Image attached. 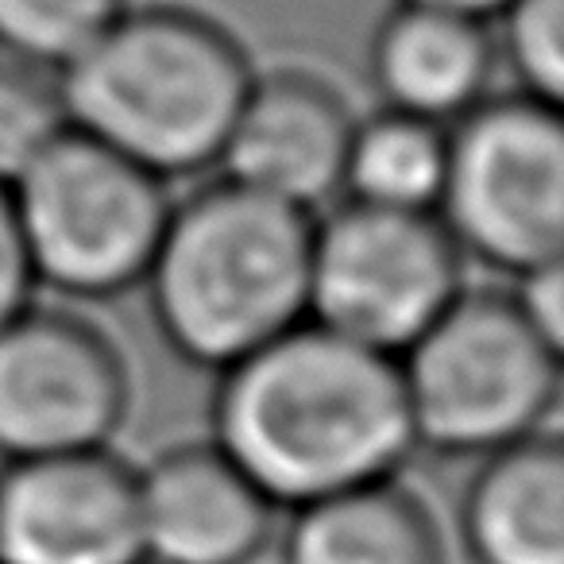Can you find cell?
Masks as SVG:
<instances>
[{
    "label": "cell",
    "mask_w": 564,
    "mask_h": 564,
    "mask_svg": "<svg viewBox=\"0 0 564 564\" xmlns=\"http://www.w3.org/2000/svg\"><path fill=\"white\" fill-rule=\"evenodd\" d=\"M209 441L279 510L399 479L417 453L399 360L310 317L217 371Z\"/></svg>",
    "instance_id": "6da1fadb"
},
{
    "label": "cell",
    "mask_w": 564,
    "mask_h": 564,
    "mask_svg": "<svg viewBox=\"0 0 564 564\" xmlns=\"http://www.w3.org/2000/svg\"><path fill=\"white\" fill-rule=\"evenodd\" d=\"M256 74L205 12L128 0L55 82L74 132L171 182L217 166Z\"/></svg>",
    "instance_id": "7a4b0ae2"
},
{
    "label": "cell",
    "mask_w": 564,
    "mask_h": 564,
    "mask_svg": "<svg viewBox=\"0 0 564 564\" xmlns=\"http://www.w3.org/2000/svg\"><path fill=\"white\" fill-rule=\"evenodd\" d=\"M314 213L217 178L171 205L143 274L148 310L178 360L225 371L310 317Z\"/></svg>",
    "instance_id": "3957f363"
},
{
    "label": "cell",
    "mask_w": 564,
    "mask_h": 564,
    "mask_svg": "<svg viewBox=\"0 0 564 564\" xmlns=\"http://www.w3.org/2000/svg\"><path fill=\"white\" fill-rule=\"evenodd\" d=\"M417 453L479 456L549 430L561 348L522 317L510 291H468L399 356Z\"/></svg>",
    "instance_id": "277c9868"
},
{
    "label": "cell",
    "mask_w": 564,
    "mask_h": 564,
    "mask_svg": "<svg viewBox=\"0 0 564 564\" xmlns=\"http://www.w3.org/2000/svg\"><path fill=\"white\" fill-rule=\"evenodd\" d=\"M9 194L35 286L74 302L143 286L174 205L163 178L74 128Z\"/></svg>",
    "instance_id": "5b68a950"
},
{
    "label": "cell",
    "mask_w": 564,
    "mask_h": 564,
    "mask_svg": "<svg viewBox=\"0 0 564 564\" xmlns=\"http://www.w3.org/2000/svg\"><path fill=\"white\" fill-rule=\"evenodd\" d=\"M437 220L464 259L510 279L556 263L564 248L561 105L510 89L448 124Z\"/></svg>",
    "instance_id": "8992f818"
},
{
    "label": "cell",
    "mask_w": 564,
    "mask_h": 564,
    "mask_svg": "<svg viewBox=\"0 0 564 564\" xmlns=\"http://www.w3.org/2000/svg\"><path fill=\"white\" fill-rule=\"evenodd\" d=\"M437 213L340 202L314 217L310 322L399 360L468 286Z\"/></svg>",
    "instance_id": "52a82bcc"
},
{
    "label": "cell",
    "mask_w": 564,
    "mask_h": 564,
    "mask_svg": "<svg viewBox=\"0 0 564 564\" xmlns=\"http://www.w3.org/2000/svg\"><path fill=\"white\" fill-rule=\"evenodd\" d=\"M132 410L117 340L66 306H32L0 329V464L112 448Z\"/></svg>",
    "instance_id": "ba28073f"
},
{
    "label": "cell",
    "mask_w": 564,
    "mask_h": 564,
    "mask_svg": "<svg viewBox=\"0 0 564 564\" xmlns=\"http://www.w3.org/2000/svg\"><path fill=\"white\" fill-rule=\"evenodd\" d=\"M0 564H143L135 468L112 448L0 464Z\"/></svg>",
    "instance_id": "9c48e42d"
},
{
    "label": "cell",
    "mask_w": 564,
    "mask_h": 564,
    "mask_svg": "<svg viewBox=\"0 0 564 564\" xmlns=\"http://www.w3.org/2000/svg\"><path fill=\"white\" fill-rule=\"evenodd\" d=\"M352 128V105L322 74H256L220 148V178L317 217L340 197Z\"/></svg>",
    "instance_id": "30bf717a"
},
{
    "label": "cell",
    "mask_w": 564,
    "mask_h": 564,
    "mask_svg": "<svg viewBox=\"0 0 564 564\" xmlns=\"http://www.w3.org/2000/svg\"><path fill=\"white\" fill-rule=\"evenodd\" d=\"M143 564H251L274 538V507L213 441L135 468Z\"/></svg>",
    "instance_id": "8fae6325"
},
{
    "label": "cell",
    "mask_w": 564,
    "mask_h": 564,
    "mask_svg": "<svg viewBox=\"0 0 564 564\" xmlns=\"http://www.w3.org/2000/svg\"><path fill=\"white\" fill-rule=\"evenodd\" d=\"M499 74L491 28L445 9L402 4L376 24L368 43V82L379 109L430 124H456L495 94Z\"/></svg>",
    "instance_id": "7c38bea8"
},
{
    "label": "cell",
    "mask_w": 564,
    "mask_h": 564,
    "mask_svg": "<svg viewBox=\"0 0 564 564\" xmlns=\"http://www.w3.org/2000/svg\"><path fill=\"white\" fill-rule=\"evenodd\" d=\"M476 564H564V448L553 430L479 456L460 495Z\"/></svg>",
    "instance_id": "4fadbf2b"
},
{
    "label": "cell",
    "mask_w": 564,
    "mask_h": 564,
    "mask_svg": "<svg viewBox=\"0 0 564 564\" xmlns=\"http://www.w3.org/2000/svg\"><path fill=\"white\" fill-rule=\"evenodd\" d=\"M282 564H445L430 507L399 479L291 510Z\"/></svg>",
    "instance_id": "5bb4252c"
},
{
    "label": "cell",
    "mask_w": 564,
    "mask_h": 564,
    "mask_svg": "<svg viewBox=\"0 0 564 564\" xmlns=\"http://www.w3.org/2000/svg\"><path fill=\"white\" fill-rule=\"evenodd\" d=\"M445 159L448 128L391 109H376L364 120L356 117L340 202L394 213H437Z\"/></svg>",
    "instance_id": "9a60e30c"
},
{
    "label": "cell",
    "mask_w": 564,
    "mask_h": 564,
    "mask_svg": "<svg viewBox=\"0 0 564 564\" xmlns=\"http://www.w3.org/2000/svg\"><path fill=\"white\" fill-rule=\"evenodd\" d=\"M128 0H0V58L58 74Z\"/></svg>",
    "instance_id": "2e32d148"
},
{
    "label": "cell",
    "mask_w": 564,
    "mask_h": 564,
    "mask_svg": "<svg viewBox=\"0 0 564 564\" xmlns=\"http://www.w3.org/2000/svg\"><path fill=\"white\" fill-rule=\"evenodd\" d=\"M491 43L514 94L561 105L564 94V0H507L495 12Z\"/></svg>",
    "instance_id": "e0dca14e"
},
{
    "label": "cell",
    "mask_w": 564,
    "mask_h": 564,
    "mask_svg": "<svg viewBox=\"0 0 564 564\" xmlns=\"http://www.w3.org/2000/svg\"><path fill=\"white\" fill-rule=\"evenodd\" d=\"M66 128L70 120L55 74L0 58V186L24 178Z\"/></svg>",
    "instance_id": "ac0fdd59"
},
{
    "label": "cell",
    "mask_w": 564,
    "mask_h": 564,
    "mask_svg": "<svg viewBox=\"0 0 564 564\" xmlns=\"http://www.w3.org/2000/svg\"><path fill=\"white\" fill-rule=\"evenodd\" d=\"M35 274L20 240L17 209L9 186H0V329L35 302Z\"/></svg>",
    "instance_id": "d6986e66"
},
{
    "label": "cell",
    "mask_w": 564,
    "mask_h": 564,
    "mask_svg": "<svg viewBox=\"0 0 564 564\" xmlns=\"http://www.w3.org/2000/svg\"><path fill=\"white\" fill-rule=\"evenodd\" d=\"M510 299L549 345H564V259L518 274Z\"/></svg>",
    "instance_id": "ffe728a7"
},
{
    "label": "cell",
    "mask_w": 564,
    "mask_h": 564,
    "mask_svg": "<svg viewBox=\"0 0 564 564\" xmlns=\"http://www.w3.org/2000/svg\"><path fill=\"white\" fill-rule=\"evenodd\" d=\"M402 4H425V9H445V12H456V17L491 24L495 12H499L507 0H402Z\"/></svg>",
    "instance_id": "44dd1931"
}]
</instances>
